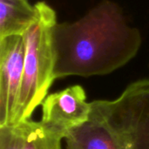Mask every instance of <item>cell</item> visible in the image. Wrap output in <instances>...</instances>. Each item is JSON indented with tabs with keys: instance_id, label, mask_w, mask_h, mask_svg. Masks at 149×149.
<instances>
[{
	"instance_id": "6",
	"label": "cell",
	"mask_w": 149,
	"mask_h": 149,
	"mask_svg": "<svg viewBox=\"0 0 149 149\" xmlns=\"http://www.w3.org/2000/svg\"><path fill=\"white\" fill-rule=\"evenodd\" d=\"M38 11L28 0H0V38L23 36L37 18Z\"/></svg>"
},
{
	"instance_id": "5",
	"label": "cell",
	"mask_w": 149,
	"mask_h": 149,
	"mask_svg": "<svg viewBox=\"0 0 149 149\" xmlns=\"http://www.w3.org/2000/svg\"><path fill=\"white\" fill-rule=\"evenodd\" d=\"M23 36L0 38V127L11 125L24 68Z\"/></svg>"
},
{
	"instance_id": "1",
	"label": "cell",
	"mask_w": 149,
	"mask_h": 149,
	"mask_svg": "<svg viewBox=\"0 0 149 149\" xmlns=\"http://www.w3.org/2000/svg\"><path fill=\"white\" fill-rule=\"evenodd\" d=\"M141 41L121 8L103 0L79 20L56 24L54 78L109 74L136 56Z\"/></svg>"
},
{
	"instance_id": "3",
	"label": "cell",
	"mask_w": 149,
	"mask_h": 149,
	"mask_svg": "<svg viewBox=\"0 0 149 149\" xmlns=\"http://www.w3.org/2000/svg\"><path fill=\"white\" fill-rule=\"evenodd\" d=\"M35 6L37 18L23 35L25 48L24 76L11 125L31 120L56 80L53 31L58 24L57 14L44 1L38 2Z\"/></svg>"
},
{
	"instance_id": "2",
	"label": "cell",
	"mask_w": 149,
	"mask_h": 149,
	"mask_svg": "<svg viewBox=\"0 0 149 149\" xmlns=\"http://www.w3.org/2000/svg\"><path fill=\"white\" fill-rule=\"evenodd\" d=\"M91 107L87 121L65 137V149H149V79Z\"/></svg>"
},
{
	"instance_id": "8",
	"label": "cell",
	"mask_w": 149,
	"mask_h": 149,
	"mask_svg": "<svg viewBox=\"0 0 149 149\" xmlns=\"http://www.w3.org/2000/svg\"><path fill=\"white\" fill-rule=\"evenodd\" d=\"M24 122L0 127V149H24Z\"/></svg>"
},
{
	"instance_id": "7",
	"label": "cell",
	"mask_w": 149,
	"mask_h": 149,
	"mask_svg": "<svg viewBox=\"0 0 149 149\" xmlns=\"http://www.w3.org/2000/svg\"><path fill=\"white\" fill-rule=\"evenodd\" d=\"M24 149H63L60 134L45 127L40 121L24 120Z\"/></svg>"
},
{
	"instance_id": "4",
	"label": "cell",
	"mask_w": 149,
	"mask_h": 149,
	"mask_svg": "<svg viewBox=\"0 0 149 149\" xmlns=\"http://www.w3.org/2000/svg\"><path fill=\"white\" fill-rule=\"evenodd\" d=\"M40 122L64 139L73 129L89 119L92 107L87 102L85 89L75 85L48 94L41 104Z\"/></svg>"
}]
</instances>
